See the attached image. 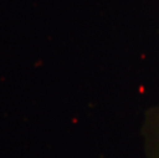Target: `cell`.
I'll return each instance as SVG.
<instances>
[{"label": "cell", "mask_w": 159, "mask_h": 158, "mask_svg": "<svg viewBox=\"0 0 159 158\" xmlns=\"http://www.w3.org/2000/svg\"><path fill=\"white\" fill-rule=\"evenodd\" d=\"M145 148L148 158H159V106L151 109L145 122Z\"/></svg>", "instance_id": "cell-1"}]
</instances>
